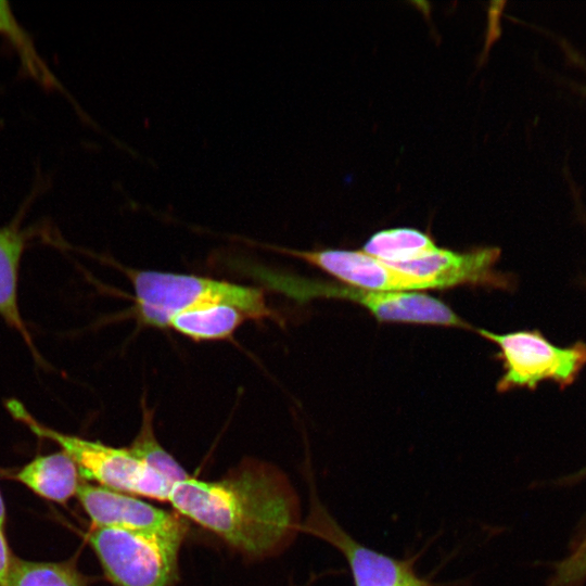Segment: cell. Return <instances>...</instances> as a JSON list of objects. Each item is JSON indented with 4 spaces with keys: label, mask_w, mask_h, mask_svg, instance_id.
Segmentation results:
<instances>
[{
    "label": "cell",
    "mask_w": 586,
    "mask_h": 586,
    "mask_svg": "<svg viewBox=\"0 0 586 586\" xmlns=\"http://www.w3.org/2000/svg\"><path fill=\"white\" fill-rule=\"evenodd\" d=\"M168 501L181 515L252 557L285 547L301 530L300 505L278 470L249 461L217 481L189 476L175 483Z\"/></svg>",
    "instance_id": "1"
},
{
    "label": "cell",
    "mask_w": 586,
    "mask_h": 586,
    "mask_svg": "<svg viewBox=\"0 0 586 586\" xmlns=\"http://www.w3.org/2000/svg\"><path fill=\"white\" fill-rule=\"evenodd\" d=\"M137 313L149 326L169 327L176 315L212 305H230L247 319L272 316L262 290L194 275L130 270Z\"/></svg>",
    "instance_id": "2"
},
{
    "label": "cell",
    "mask_w": 586,
    "mask_h": 586,
    "mask_svg": "<svg viewBox=\"0 0 586 586\" xmlns=\"http://www.w3.org/2000/svg\"><path fill=\"white\" fill-rule=\"evenodd\" d=\"M8 409L36 436L60 446L75 461L81 476L109 489L168 501L174 484L135 457L128 448L113 447L48 428L17 400H10Z\"/></svg>",
    "instance_id": "3"
},
{
    "label": "cell",
    "mask_w": 586,
    "mask_h": 586,
    "mask_svg": "<svg viewBox=\"0 0 586 586\" xmlns=\"http://www.w3.org/2000/svg\"><path fill=\"white\" fill-rule=\"evenodd\" d=\"M186 532L187 527L169 532L93 527L88 542L115 586H173Z\"/></svg>",
    "instance_id": "4"
},
{
    "label": "cell",
    "mask_w": 586,
    "mask_h": 586,
    "mask_svg": "<svg viewBox=\"0 0 586 586\" xmlns=\"http://www.w3.org/2000/svg\"><path fill=\"white\" fill-rule=\"evenodd\" d=\"M477 332L499 347L504 373L496 385L498 392L535 388L546 380L565 386L586 365V344L582 342L568 347L557 346L537 330L499 334L479 329Z\"/></svg>",
    "instance_id": "5"
},
{
    "label": "cell",
    "mask_w": 586,
    "mask_h": 586,
    "mask_svg": "<svg viewBox=\"0 0 586 586\" xmlns=\"http://www.w3.org/2000/svg\"><path fill=\"white\" fill-rule=\"evenodd\" d=\"M301 530L326 540L343 555L354 586H434L418 574L413 559H397L355 539L315 494H311L309 515Z\"/></svg>",
    "instance_id": "6"
},
{
    "label": "cell",
    "mask_w": 586,
    "mask_h": 586,
    "mask_svg": "<svg viewBox=\"0 0 586 586\" xmlns=\"http://www.w3.org/2000/svg\"><path fill=\"white\" fill-rule=\"evenodd\" d=\"M301 296H324L353 302L383 322L470 328L448 305L422 292H382L349 284L303 281L296 286Z\"/></svg>",
    "instance_id": "7"
},
{
    "label": "cell",
    "mask_w": 586,
    "mask_h": 586,
    "mask_svg": "<svg viewBox=\"0 0 586 586\" xmlns=\"http://www.w3.org/2000/svg\"><path fill=\"white\" fill-rule=\"evenodd\" d=\"M500 257L496 246L477 247L467 252L446 249L434 251L407 263L390 264L420 280L425 290L447 289L464 284L507 288L509 279L495 270Z\"/></svg>",
    "instance_id": "8"
},
{
    "label": "cell",
    "mask_w": 586,
    "mask_h": 586,
    "mask_svg": "<svg viewBox=\"0 0 586 586\" xmlns=\"http://www.w3.org/2000/svg\"><path fill=\"white\" fill-rule=\"evenodd\" d=\"M322 269L345 284L382 292H420L425 290L416 277L379 260L362 251H297L278 249Z\"/></svg>",
    "instance_id": "9"
},
{
    "label": "cell",
    "mask_w": 586,
    "mask_h": 586,
    "mask_svg": "<svg viewBox=\"0 0 586 586\" xmlns=\"http://www.w3.org/2000/svg\"><path fill=\"white\" fill-rule=\"evenodd\" d=\"M93 527H115L139 532H169L187 527L177 515L138 497L100 485L81 483L77 492Z\"/></svg>",
    "instance_id": "10"
},
{
    "label": "cell",
    "mask_w": 586,
    "mask_h": 586,
    "mask_svg": "<svg viewBox=\"0 0 586 586\" xmlns=\"http://www.w3.org/2000/svg\"><path fill=\"white\" fill-rule=\"evenodd\" d=\"M79 476L77 464L63 450L36 457L15 475L35 494L58 504H65L77 495L81 484Z\"/></svg>",
    "instance_id": "11"
},
{
    "label": "cell",
    "mask_w": 586,
    "mask_h": 586,
    "mask_svg": "<svg viewBox=\"0 0 586 586\" xmlns=\"http://www.w3.org/2000/svg\"><path fill=\"white\" fill-rule=\"evenodd\" d=\"M26 233L17 224L0 228V316L31 347V339L18 306V270Z\"/></svg>",
    "instance_id": "12"
},
{
    "label": "cell",
    "mask_w": 586,
    "mask_h": 586,
    "mask_svg": "<svg viewBox=\"0 0 586 586\" xmlns=\"http://www.w3.org/2000/svg\"><path fill=\"white\" fill-rule=\"evenodd\" d=\"M0 36L15 50L25 75L46 88L64 91L58 77L41 58L33 37L5 0H0Z\"/></svg>",
    "instance_id": "13"
},
{
    "label": "cell",
    "mask_w": 586,
    "mask_h": 586,
    "mask_svg": "<svg viewBox=\"0 0 586 586\" xmlns=\"http://www.w3.org/2000/svg\"><path fill=\"white\" fill-rule=\"evenodd\" d=\"M247 319L230 305H212L180 313L173 317L169 327L195 341L229 337Z\"/></svg>",
    "instance_id": "14"
},
{
    "label": "cell",
    "mask_w": 586,
    "mask_h": 586,
    "mask_svg": "<svg viewBox=\"0 0 586 586\" xmlns=\"http://www.w3.org/2000/svg\"><path fill=\"white\" fill-rule=\"evenodd\" d=\"M437 247L425 232L413 228H393L372 234L362 252L387 264H400L417 259Z\"/></svg>",
    "instance_id": "15"
},
{
    "label": "cell",
    "mask_w": 586,
    "mask_h": 586,
    "mask_svg": "<svg viewBox=\"0 0 586 586\" xmlns=\"http://www.w3.org/2000/svg\"><path fill=\"white\" fill-rule=\"evenodd\" d=\"M88 577L75 564L12 560L8 586H87Z\"/></svg>",
    "instance_id": "16"
},
{
    "label": "cell",
    "mask_w": 586,
    "mask_h": 586,
    "mask_svg": "<svg viewBox=\"0 0 586 586\" xmlns=\"http://www.w3.org/2000/svg\"><path fill=\"white\" fill-rule=\"evenodd\" d=\"M128 449L148 467L175 484L190 475L158 443L153 429V411L142 406V420L139 432Z\"/></svg>",
    "instance_id": "17"
},
{
    "label": "cell",
    "mask_w": 586,
    "mask_h": 586,
    "mask_svg": "<svg viewBox=\"0 0 586 586\" xmlns=\"http://www.w3.org/2000/svg\"><path fill=\"white\" fill-rule=\"evenodd\" d=\"M586 583V534L574 550L556 566L549 586H583Z\"/></svg>",
    "instance_id": "18"
},
{
    "label": "cell",
    "mask_w": 586,
    "mask_h": 586,
    "mask_svg": "<svg viewBox=\"0 0 586 586\" xmlns=\"http://www.w3.org/2000/svg\"><path fill=\"white\" fill-rule=\"evenodd\" d=\"M12 560L3 528L0 527V586H8Z\"/></svg>",
    "instance_id": "19"
},
{
    "label": "cell",
    "mask_w": 586,
    "mask_h": 586,
    "mask_svg": "<svg viewBox=\"0 0 586 586\" xmlns=\"http://www.w3.org/2000/svg\"><path fill=\"white\" fill-rule=\"evenodd\" d=\"M566 52L570 54V56H571V59H572L573 61H575L576 63H578L581 66H583V67L586 69V63H585V61L582 60V58H581L575 51H573V50H568ZM577 88L579 89V91H581L583 94L586 95V85L579 86V87H577Z\"/></svg>",
    "instance_id": "20"
},
{
    "label": "cell",
    "mask_w": 586,
    "mask_h": 586,
    "mask_svg": "<svg viewBox=\"0 0 586 586\" xmlns=\"http://www.w3.org/2000/svg\"><path fill=\"white\" fill-rule=\"evenodd\" d=\"M4 521H5V508H4V502L0 493V527L2 528L4 525Z\"/></svg>",
    "instance_id": "21"
}]
</instances>
